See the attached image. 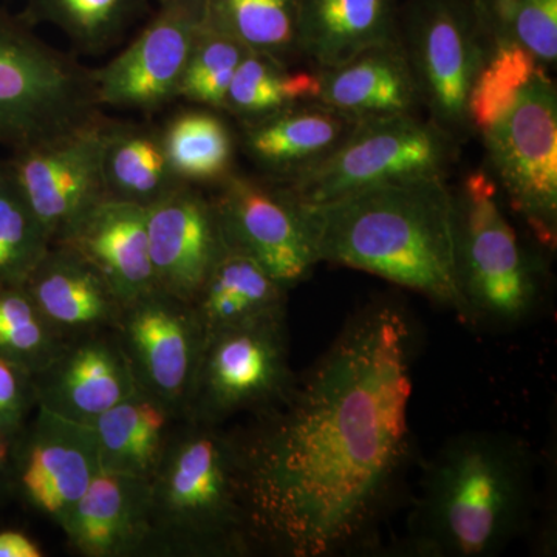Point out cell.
<instances>
[{
  "instance_id": "obj_4",
  "label": "cell",
  "mask_w": 557,
  "mask_h": 557,
  "mask_svg": "<svg viewBox=\"0 0 557 557\" xmlns=\"http://www.w3.org/2000/svg\"><path fill=\"white\" fill-rule=\"evenodd\" d=\"M256 549L239 434L183 417L150 479L143 556H244Z\"/></svg>"
},
{
  "instance_id": "obj_13",
  "label": "cell",
  "mask_w": 557,
  "mask_h": 557,
  "mask_svg": "<svg viewBox=\"0 0 557 557\" xmlns=\"http://www.w3.org/2000/svg\"><path fill=\"white\" fill-rule=\"evenodd\" d=\"M212 196L223 240L292 289L310 276L317 256L298 201L270 180L234 171Z\"/></svg>"
},
{
  "instance_id": "obj_29",
  "label": "cell",
  "mask_w": 557,
  "mask_h": 557,
  "mask_svg": "<svg viewBox=\"0 0 557 557\" xmlns=\"http://www.w3.org/2000/svg\"><path fill=\"white\" fill-rule=\"evenodd\" d=\"M318 97L317 69H293L292 62L249 51L231 84L225 113L245 123Z\"/></svg>"
},
{
  "instance_id": "obj_15",
  "label": "cell",
  "mask_w": 557,
  "mask_h": 557,
  "mask_svg": "<svg viewBox=\"0 0 557 557\" xmlns=\"http://www.w3.org/2000/svg\"><path fill=\"white\" fill-rule=\"evenodd\" d=\"M116 333L139 387L183 417L205 341L193 304L153 289L124 307Z\"/></svg>"
},
{
  "instance_id": "obj_17",
  "label": "cell",
  "mask_w": 557,
  "mask_h": 557,
  "mask_svg": "<svg viewBox=\"0 0 557 557\" xmlns=\"http://www.w3.org/2000/svg\"><path fill=\"white\" fill-rule=\"evenodd\" d=\"M139 387L116 330L70 341L35 375L36 406L90 424Z\"/></svg>"
},
{
  "instance_id": "obj_18",
  "label": "cell",
  "mask_w": 557,
  "mask_h": 557,
  "mask_svg": "<svg viewBox=\"0 0 557 557\" xmlns=\"http://www.w3.org/2000/svg\"><path fill=\"white\" fill-rule=\"evenodd\" d=\"M54 244L86 259L124 307L159 288L150 262L148 208L141 205L104 197Z\"/></svg>"
},
{
  "instance_id": "obj_39",
  "label": "cell",
  "mask_w": 557,
  "mask_h": 557,
  "mask_svg": "<svg viewBox=\"0 0 557 557\" xmlns=\"http://www.w3.org/2000/svg\"><path fill=\"white\" fill-rule=\"evenodd\" d=\"M157 3L163 2V0H156Z\"/></svg>"
},
{
  "instance_id": "obj_31",
  "label": "cell",
  "mask_w": 557,
  "mask_h": 557,
  "mask_svg": "<svg viewBox=\"0 0 557 557\" xmlns=\"http://www.w3.org/2000/svg\"><path fill=\"white\" fill-rule=\"evenodd\" d=\"M486 39L485 60L480 65L468 101L471 131L480 135L507 115L527 84L539 70L545 69L522 47L487 35Z\"/></svg>"
},
{
  "instance_id": "obj_6",
  "label": "cell",
  "mask_w": 557,
  "mask_h": 557,
  "mask_svg": "<svg viewBox=\"0 0 557 557\" xmlns=\"http://www.w3.org/2000/svg\"><path fill=\"white\" fill-rule=\"evenodd\" d=\"M456 260L468 324L509 327L539 304V273L502 207L490 172H469L457 190Z\"/></svg>"
},
{
  "instance_id": "obj_8",
  "label": "cell",
  "mask_w": 557,
  "mask_h": 557,
  "mask_svg": "<svg viewBox=\"0 0 557 557\" xmlns=\"http://www.w3.org/2000/svg\"><path fill=\"white\" fill-rule=\"evenodd\" d=\"M397 36L428 119L457 139L471 134L469 94L487 50L474 0H408Z\"/></svg>"
},
{
  "instance_id": "obj_1",
  "label": "cell",
  "mask_w": 557,
  "mask_h": 557,
  "mask_svg": "<svg viewBox=\"0 0 557 557\" xmlns=\"http://www.w3.org/2000/svg\"><path fill=\"white\" fill-rule=\"evenodd\" d=\"M413 348L405 309L373 300L237 432L258 549L327 557L366 536L408 465Z\"/></svg>"
},
{
  "instance_id": "obj_35",
  "label": "cell",
  "mask_w": 557,
  "mask_h": 557,
  "mask_svg": "<svg viewBox=\"0 0 557 557\" xmlns=\"http://www.w3.org/2000/svg\"><path fill=\"white\" fill-rule=\"evenodd\" d=\"M490 38L516 44L542 67L557 62V0H474Z\"/></svg>"
},
{
  "instance_id": "obj_3",
  "label": "cell",
  "mask_w": 557,
  "mask_h": 557,
  "mask_svg": "<svg viewBox=\"0 0 557 557\" xmlns=\"http://www.w3.org/2000/svg\"><path fill=\"white\" fill-rule=\"evenodd\" d=\"M533 496L530 450L519 440L469 432L429 461L410 512L417 555L483 557L502 552L527 525Z\"/></svg>"
},
{
  "instance_id": "obj_27",
  "label": "cell",
  "mask_w": 557,
  "mask_h": 557,
  "mask_svg": "<svg viewBox=\"0 0 557 557\" xmlns=\"http://www.w3.org/2000/svg\"><path fill=\"white\" fill-rule=\"evenodd\" d=\"M161 129L180 182L199 188L218 186L233 174L237 143L222 112L200 106L182 109Z\"/></svg>"
},
{
  "instance_id": "obj_9",
  "label": "cell",
  "mask_w": 557,
  "mask_h": 557,
  "mask_svg": "<svg viewBox=\"0 0 557 557\" xmlns=\"http://www.w3.org/2000/svg\"><path fill=\"white\" fill-rule=\"evenodd\" d=\"M295 376L285 309L218 330L205 336L183 417L223 424L276 401Z\"/></svg>"
},
{
  "instance_id": "obj_24",
  "label": "cell",
  "mask_w": 557,
  "mask_h": 557,
  "mask_svg": "<svg viewBox=\"0 0 557 557\" xmlns=\"http://www.w3.org/2000/svg\"><path fill=\"white\" fill-rule=\"evenodd\" d=\"M182 418L159 397L138 387L90 423L101 469L152 479L171 432Z\"/></svg>"
},
{
  "instance_id": "obj_30",
  "label": "cell",
  "mask_w": 557,
  "mask_h": 557,
  "mask_svg": "<svg viewBox=\"0 0 557 557\" xmlns=\"http://www.w3.org/2000/svg\"><path fill=\"white\" fill-rule=\"evenodd\" d=\"M205 17L252 53L299 57V0H205Z\"/></svg>"
},
{
  "instance_id": "obj_37",
  "label": "cell",
  "mask_w": 557,
  "mask_h": 557,
  "mask_svg": "<svg viewBox=\"0 0 557 557\" xmlns=\"http://www.w3.org/2000/svg\"><path fill=\"white\" fill-rule=\"evenodd\" d=\"M42 549L27 534L0 531V557H40Z\"/></svg>"
},
{
  "instance_id": "obj_14",
  "label": "cell",
  "mask_w": 557,
  "mask_h": 557,
  "mask_svg": "<svg viewBox=\"0 0 557 557\" xmlns=\"http://www.w3.org/2000/svg\"><path fill=\"white\" fill-rule=\"evenodd\" d=\"M101 471L90 424L36 406V416L13 443L11 491L27 507L62 525L91 480Z\"/></svg>"
},
{
  "instance_id": "obj_7",
  "label": "cell",
  "mask_w": 557,
  "mask_h": 557,
  "mask_svg": "<svg viewBox=\"0 0 557 557\" xmlns=\"http://www.w3.org/2000/svg\"><path fill=\"white\" fill-rule=\"evenodd\" d=\"M457 141L417 113L357 121L324 160L276 185L300 205H319L386 183L445 177Z\"/></svg>"
},
{
  "instance_id": "obj_16",
  "label": "cell",
  "mask_w": 557,
  "mask_h": 557,
  "mask_svg": "<svg viewBox=\"0 0 557 557\" xmlns=\"http://www.w3.org/2000/svg\"><path fill=\"white\" fill-rule=\"evenodd\" d=\"M148 237L157 287L193 304L225 249L212 197L182 183L148 207Z\"/></svg>"
},
{
  "instance_id": "obj_20",
  "label": "cell",
  "mask_w": 557,
  "mask_h": 557,
  "mask_svg": "<svg viewBox=\"0 0 557 557\" xmlns=\"http://www.w3.org/2000/svg\"><path fill=\"white\" fill-rule=\"evenodd\" d=\"M25 288L67 343L119 329L123 302L86 259L64 245H51Z\"/></svg>"
},
{
  "instance_id": "obj_26",
  "label": "cell",
  "mask_w": 557,
  "mask_h": 557,
  "mask_svg": "<svg viewBox=\"0 0 557 557\" xmlns=\"http://www.w3.org/2000/svg\"><path fill=\"white\" fill-rule=\"evenodd\" d=\"M287 293L256 260L225 244L193 307L207 336L284 310Z\"/></svg>"
},
{
  "instance_id": "obj_22",
  "label": "cell",
  "mask_w": 557,
  "mask_h": 557,
  "mask_svg": "<svg viewBox=\"0 0 557 557\" xmlns=\"http://www.w3.org/2000/svg\"><path fill=\"white\" fill-rule=\"evenodd\" d=\"M318 101L354 121L416 113L420 98L399 40L318 70Z\"/></svg>"
},
{
  "instance_id": "obj_2",
  "label": "cell",
  "mask_w": 557,
  "mask_h": 557,
  "mask_svg": "<svg viewBox=\"0 0 557 557\" xmlns=\"http://www.w3.org/2000/svg\"><path fill=\"white\" fill-rule=\"evenodd\" d=\"M318 262L368 271L456 311V207L445 177L386 183L319 205H300Z\"/></svg>"
},
{
  "instance_id": "obj_28",
  "label": "cell",
  "mask_w": 557,
  "mask_h": 557,
  "mask_svg": "<svg viewBox=\"0 0 557 557\" xmlns=\"http://www.w3.org/2000/svg\"><path fill=\"white\" fill-rule=\"evenodd\" d=\"M150 0H25L21 14L33 27L64 33L76 54L98 57L119 46L149 9Z\"/></svg>"
},
{
  "instance_id": "obj_33",
  "label": "cell",
  "mask_w": 557,
  "mask_h": 557,
  "mask_svg": "<svg viewBox=\"0 0 557 557\" xmlns=\"http://www.w3.org/2000/svg\"><path fill=\"white\" fill-rule=\"evenodd\" d=\"M51 247L49 234L0 161V287L25 285Z\"/></svg>"
},
{
  "instance_id": "obj_23",
  "label": "cell",
  "mask_w": 557,
  "mask_h": 557,
  "mask_svg": "<svg viewBox=\"0 0 557 557\" xmlns=\"http://www.w3.org/2000/svg\"><path fill=\"white\" fill-rule=\"evenodd\" d=\"M397 0H299L298 50L313 69L397 40Z\"/></svg>"
},
{
  "instance_id": "obj_25",
  "label": "cell",
  "mask_w": 557,
  "mask_h": 557,
  "mask_svg": "<svg viewBox=\"0 0 557 557\" xmlns=\"http://www.w3.org/2000/svg\"><path fill=\"white\" fill-rule=\"evenodd\" d=\"M102 177L106 197L146 208L182 185L168 159L163 129L149 121L110 120Z\"/></svg>"
},
{
  "instance_id": "obj_34",
  "label": "cell",
  "mask_w": 557,
  "mask_h": 557,
  "mask_svg": "<svg viewBox=\"0 0 557 557\" xmlns=\"http://www.w3.org/2000/svg\"><path fill=\"white\" fill-rule=\"evenodd\" d=\"M248 53L239 40L205 17L180 83L177 100L225 113L231 84Z\"/></svg>"
},
{
  "instance_id": "obj_36",
  "label": "cell",
  "mask_w": 557,
  "mask_h": 557,
  "mask_svg": "<svg viewBox=\"0 0 557 557\" xmlns=\"http://www.w3.org/2000/svg\"><path fill=\"white\" fill-rule=\"evenodd\" d=\"M35 408V375L0 357V432L16 437Z\"/></svg>"
},
{
  "instance_id": "obj_19",
  "label": "cell",
  "mask_w": 557,
  "mask_h": 557,
  "mask_svg": "<svg viewBox=\"0 0 557 557\" xmlns=\"http://www.w3.org/2000/svg\"><path fill=\"white\" fill-rule=\"evenodd\" d=\"M149 508V479L101 469L61 528L79 555L143 556Z\"/></svg>"
},
{
  "instance_id": "obj_5",
  "label": "cell",
  "mask_w": 557,
  "mask_h": 557,
  "mask_svg": "<svg viewBox=\"0 0 557 557\" xmlns=\"http://www.w3.org/2000/svg\"><path fill=\"white\" fill-rule=\"evenodd\" d=\"M91 69L0 7V146L24 148L102 113Z\"/></svg>"
},
{
  "instance_id": "obj_10",
  "label": "cell",
  "mask_w": 557,
  "mask_h": 557,
  "mask_svg": "<svg viewBox=\"0 0 557 557\" xmlns=\"http://www.w3.org/2000/svg\"><path fill=\"white\" fill-rule=\"evenodd\" d=\"M500 196L545 248L557 242V91L547 69L482 134Z\"/></svg>"
},
{
  "instance_id": "obj_12",
  "label": "cell",
  "mask_w": 557,
  "mask_h": 557,
  "mask_svg": "<svg viewBox=\"0 0 557 557\" xmlns=\"http://www.w3.org/2000/svg\"><path fill=\"white\" fill-rule=\"evenodd\" d=\"M143 30L102 67L91 69L101 108L153 113L177 101L180 83L197 33L205 0H163Z\"/></svg>"
},
{
  "instance_id": "obj_21",
  "label": "cell",
  "mask_w": 557,
  "mask_h": 557,
  "mask_svg": "<svg viewBox=\"0 0 557 557\" xmlns=\"http://www.w3.org/2000/svg\"><path fill=\"white\" fill-rule=\"evenodd\" d=\"M357 121L319 101L240 123V148L270 182L282 183L330 156Z\"/></svg>"
},
{
  "instance_id": "obj_32",
  "label": "cell",
  "mask_w": 557,
  "mask_h": 557,
  "mask_svg": "<svg viewBox=\"0 0 557 557\" xmlns=\"http://www.w3.org/2000/svg\"><path fill=\"white\" fill-rule=\"evenodd\" d=\"M67 344L25 285L0 287V357L38 375Z\"/></svg>"
},
{
  "instance_id": "obj_11",
  "label": "cell",
  "mask_w": 557,
  "mask_h": 557,
  "mask_svg": "<svg viewBox=\"0 0 557 557\" xmlns=\"http://www.w3.org/2000/svg\"><path fill=\"white\" fill-rule=\"evenodd\" d=\"M109 124L101 113L57 137L10 150L7 164L51 245L106 197L102 156Z\"/></svg>"
},
{
  "instance_id": "obj_38",
  "label": "cell",
  "mask_w": 557,
  "mask_h": 557,
  "mask_svg": "<svg viewBox=\"0 0 557 557\" xmlns=\"http://www.w3.org/2000/svg\"><path fill=\"white\" fill-rule=\"evenodd\" d=\"M16 437L0 432V498L11 491V454Z\"/></svg>"
}]
</instances>
